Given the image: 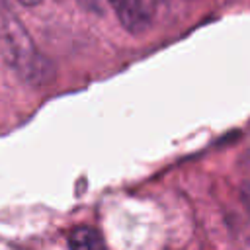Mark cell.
I'll return each mask as SVG.
<instances>
[{"label":"cell","mask_w":250,"mask_h":250,"mask_svg":"<svg viewBox=\"0 0 250 250\" xmlns=\"http://www.w3.org/2000/svg\"><path fill=\"white\" fill-rule=\"evenodd\" d=\"M0 51L4 61L27 82L37 86L53 80V64L37 51L23 23L10 12L0 18Z\"/></svg>","instance_id":"1"},{"label":"cell","mask_w":250,"mask_h":250,"mask_svg":"<svg viewBox=\"0 0 250 250\" xmlns=\"http://www.w3.org/2000/svg\"><path fill=\"white\" fill-rule=\"evenodd\" d=\"M119 23L133 35H141L150 27L152 12L146 0H107Z\"/></svg>","instance_id":"2"},{"label":"cell","mask_w":250,"mask_h":250,"mask_svg":"<svg viewBox=\"0 0 250 250\" xmlns=\"http://www.w3.org/2000/svg\"><path fill=\"white\" fill-rule=\"evenodd\" d=\"M68 246L70 248H98L102 246V238L98 230H94L92 227H78L70 232Z\"/></svg>","instance_id":"3"},{"label":"cell","mask_w":250,"mask_h":250,"mask_svg":"<svg viewBox=\"0 0 250 250\" xmlns=\"http://www.w3.org/2000/svg\"><path fill=\"white\" fill-rule=\"evenodd\" d=\"M20 4H23V6H37V4H41L43 0H18Z\"/></svg>","instance_id":"4"}]
</instances>
